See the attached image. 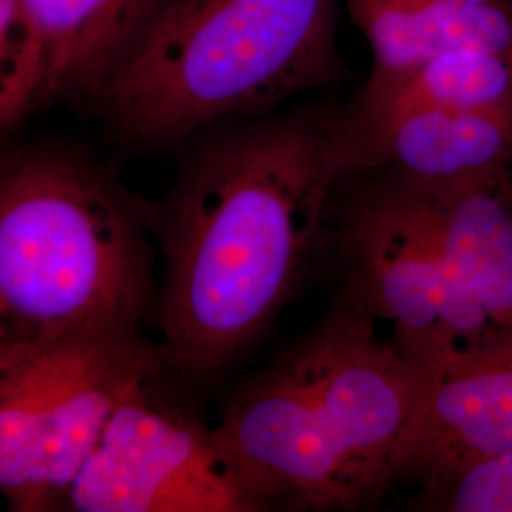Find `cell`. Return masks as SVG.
<instances>
[{
  "instance_id": "cell-1",
  "label": "cell",
  "mask_w": 512,
  "mask_h": 512,
  "mask_svg": "<svg viewBox=\"0 0 512 512\" xmlns=\"http://www.w3.org/2000/svg\"><path fill=\"white\" fill-rule=\"evenodd\" d=\"M346 173L340 114L228 122L194 148L154 203L165 366L205 378L274 323L308 274Z\"/></svg>"
},
{
  "instance_id": "cell-2",
  "label": "cell",
  "mask_w": 512,
  "mask_h": 512,
  "mask_svg": "<svg viewBox=\"0 0 512 512\" xmlns=\"http://www.w3.org/2000/svg\"><path fill=\"white\" fill-rule=\"evenodd\" d=\"M376 321L338 294L310 336L224 404L211 431L258 511H355L401 482L429 365Z\"/></svg>"
},
{
  "instance_id": "cell-3",
  "label": "cell",
  "mask_w": 512,
  "mask_h": 512,
  "mask_svg": "<svg viewBox=\"0 0 512 512\" xmlns=\"http://www.w3.org/2000/svg\"><path fill=\"white\" fill-rule=\"evenodd\" d=\"M154 203L84 152L10 150L0 169V340L143 329L156 311Z\"/></svg>"
},
{
  "instance_id": "cell-4",
  "label": "cell",
  "mask_w": 512,
  "mask_h": 512,
  "mask_svg": "<svg viewBox=\"0 0 512 512\" xmlns=\"http://www.w3.org/2000/svg\"><path fill=\"white\" fill-rule=\"evenodd\" d=\"M338 0H169L95 105L131 147L268 116L342 71Z\"/></svg>"
},
{
  "instance_id": "cell-5",
  "label": "cell",
  "mask_w": 512,
  "mask_h": 512,
  "mask_svg": "<svg viewBox=\"0 0 512 512\" xmlns=\"http://www.w3.org/2000/svg\"><path fill=\"white\" fill-rule=\"evenodd\" d=\"M165 366L143 329L0 340V490L12 511L65 509L128 397Z\"/></svg>"
},
{
  "instance_id": "cell-6",
  "label": "cell",
  "mask_w": 512,
  "mask_h": 512,
  "mask_svg": "<svg viewBox=\"0 0 512 512\" xmlns=\"http://www.w3.org/2000/svg\"><path fill=\"white\" fill-rule=\"evenodd\" d=\"M376 173L378 181L338 209L340 294L391 323L393 342L423 365L495 344L450 287L412 186L391 171Z\"/></svg>"
},
{
  "instance_id": "cell-7",
  "label": "cell",
  "mask_w": 512,
  "mask_h": 512,
  "mask_svg": "<svg viewBox=\"0 0 512 512\" xmlns=\"http://www.w3.org/2000/svg\"><path fill=\"white\" fill-rule=\"evenodd\" d=\"M141 385L112 416L65 509L76 512H256L211 429Z\"/></svg>"
},
{
  "instance_id": "cell-8",
  "label": "cell",
  "mask_w": 512,
  "mask_h": 512,
  "mask_svg": "<svg viewBox=\"0 0 512 512\" xmlns=\"http://www.w3.org/2000/svg\"><path fill=\"white\" fill-rule=\"evenodd\" d=\"M512 452V334L429 365V382L401 461L420 484L465 463Z\"/></svg>"
},
{
  "instance_id": "cell-9",
  "label": "cell",
  "mask_w": 512,
  "mask_h": 512,
  "mask_svg": "<svg viewBox=\"0 0 512 512\" xmlns=\"http://www.w3.org/2000/svg\"><path fill=\"white\" fill-rule=\"evenodd\" d=\"M346 173L391 171L425 183L512 173V107L421 110L346 148Z\"/></svg>"
},
{
  "instance_id": "cell-10",
  "label": "cell",
  "mask_w": 512,
  "mask_h": 512,
  "mask_svg": "<svg viewBox=\"0 0 512 512\" xmlns=\"http://www.w3.org/2000/svg\"><path fill=\"white\" fill-rule=\"evenodd\" d=\"M169 0H27L46 38L37 110L92 105L135 54Z\"/></svg>"
},
{
  "instance_id": "cell-11",
  "label": "cell",
  "mask_w": 512,
  "mask_h": 512,
  "mask_svg": "<svg viewBox=\"0 0 512 512\" xmlns=\"http://www.w3.org/2000/svg\"><path fill=\"white\" fill-rule=\"evenodd\" d=\"M346 4L368 42L370 76L401 73L459 48L512 57V0H346Z\"/></svg>"
},
{
  "instance_id": "cell-12",
  "label": "cell",
  "mask_w": 512,
  "mask_h": 512,
  "mask_svg": "<svg viewBox=\"0 0 512 512\" xmlns=\"http://www.w3.org/2000/svg\"><path fill=\"white\" fill-rule=\"evenodd\" d=\"M494 107H512V57L478 48L450 50L401 73L368 76L353 107L340 114L344 154L414 112Z\"/></svg>"
},
{
  "instance_id": "cell-13",
  "label": "cell",
  "mask_w": 512,
  "mask_h": 512,
  "mask_svg": "<svg viewBox=\"0 0 512 512\" xmlns=\"http://www.w3.org/2000/svg\"><path fill=\"white\" fill-rule=\"evenodd\" d=\"M48 67L46 38L27 0H0V126L37 112Z\"/></svg>"
},
{
  "instance_id": "cell-14",
  "label": "cell",
  "mask_w": 512,
  "mask_h": 512,
  "mask_svg": "<svg viewBox=\"0 0 512 512\" xmlns=\"http://www.w3.org/2000/svg\"><path fill=\"white\" fill-rule=\"evenodd\" d=\"M421 511L512 512V452L476 459L421 484Z\"/></svg>"
}]
</instances>
